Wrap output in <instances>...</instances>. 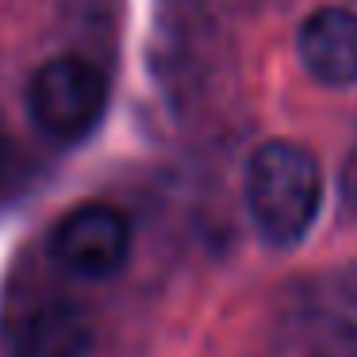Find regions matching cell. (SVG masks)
<instances>
[{"mask_svg": "<svg viewBox=\"0 0 357 357\" xmlns=\"http://www.w3.org/2000/svg\"><path fill=\"white\" fill-rule=\"evenodd\" d=\"M326 357H357V354H326Z\"/></svg>", "mask_w": 357, "mask_h": 357, "instance_id": "obj_7", "label": "cell"}, {"mask_svg": "<svg viewBox=\"0 0 357 357\" xmlns=\"http://www.w3.org/2000/svg\"><path fill=\"white\" fill-rule=\"evenodd\" d=\"M16 173V146L8 142V135L0 131V185Z\"/></svg>", "mask_w": 357, "mask_h": 357, "instance_id": "obj_6", "label": "cell"}, {"mask_svg": "<svg viewBox=\"0 0 357 357\" xmlns=\"http://www.w3.org/2000/svg\"><path fill=\"white\" fill-rule=\"evenodd\" d=\"M242 192L257 238L273 250H292L311 234L323 211L319 158L292 139H269L250 154Z\"/></svg>", "mask_w": 357, "mask_h": 357, "instance_id": "obj_1", "label": "cell"}, {"mask_svg": "<svg viewBox=\"0 0 357 357\" xmlns=\"http://www.w3.org/2000/svg\"><path fill=\"white\" fill-rule=\"evenodd\" d=\"M296 54L315 85L354 89L357 85V12L342 4L315 8L296 31Z\"/></svg>", "mask_w": 357, "mask_h": 357, "instance_id": "obj_4", "label": "cell"}, {"mask_svg": "<svg viewBox=\"0 0 357 357\" xmlns=\"http://www.w3.org/2000/svg\"><path fill=\"white\" fill-rule=\"evenodd\" d=\"M108 73L81 54H58L35 70L27 85V116L50 142L89 139L108 112Z\"/></svg>", "mask_w": 357, "mask_h": 357, "instance_id": "obj_2", "label": "cell"}, {"mask_svg": "<svg viewBox=\"0 0 357 357\" xmlns=\"http://www.w3.org/2000/svg\"><path fill=\"white\" fill-rule=\"evenodd\" d=\"M93 323L73 303H39L12 334L8 357H89Z\"/></svg>", "mask_w": 357, "mask_h": 357, "instance_id": "obj_5", "label": "cell"}, {"mask_svg": "<svg viewBox=\"0 0 357 357\" xmlns=\"http://www.w3.org/2000/svg\"><path fill=\"white\" fill-rule=\"evenodd\" d=\"M50 257L73 277H116L131 257V223L112 204H77L50 231Z\"/></svg>", "mask_w": 357, "mask_h": 357, "instance_id": "obj_3", "label": "cell"}]
</instances>
